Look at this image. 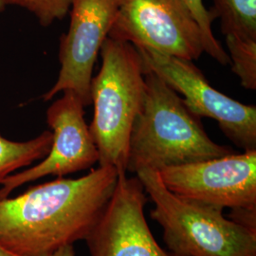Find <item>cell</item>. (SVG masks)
<instances>
[{"instance_id": "cell-11", "label": "cell", "mask_w": 256, "mask_h": 256, "mask_svg": "<svg viewBox=\"0 0 256 256\" xmlns=\"http://www.w3.org/2000/svg\"><path fill=\"white\" fill-rule=\"evenodd\" d=\"M52 142V131H44L39 136L25 142H14L0 133V184L10 174L43 160Z\"/></svg>"}, {"instance_id": "cell-10", "label": "cell", "mask_w": 256, "mask_h": 256, "mask_svg": "<svg viewBox=\"0 0 256 256\" xmlns=\"http://www.w3.org/2000/svg\"><path fill=\"white\" fill-rule=\"evenodd\" d=\"M147 200L137 176L119 173L110 202L84 239L90 256H172L158 244L147 224Z\"/></svg>"}, {"instance_id": "cell-2", "label": "cell", "mask_w": 256, "mask_h": 256, "mask_svg": "<svg viewBox=\"0 0 256 256\" xmlns=\"http://www.w3.org/2000/svg\"><path fill=\"white\" fill-rule=\"evenodd\" d=\"M144 81V100L129 138L126 172L160 171L236 153L208 136L202 118L158 74L146 68Z\"/></svg>"}, {"instance_id": "cell-6", "label": "cell", "mask_w": 256, "mask_h": 256, "mask_svg": "<svg viewBox=\"0 0 256 256\" xmlns=\"http://www.w3.org/2000/svg\"><path fill=\"white\" fill-rule=\"evenodd\" d=\"M147 70L158 74L200 118L214 120L221 131L244 151L256 150V106L244 104L221 93L192 61L138 48Z\"/></svg>"}, {"instance_id": "cell-1", "label": "cell", "mask_w": 256, "mask_h": 256, "mask_svg": "<svg viewBox=\"0 0 256 256\" xmlns=\"http://www.w3.org/2000/svg\"><path fill=\"white\" fill-rule=\"evenodd\" d=\"M112 166L78 178H57L14 198H0V246L14 256H52L84 240L118 180Z\"/></svg>"}, {"instance_id": "cell-8", "label": "cell", "mask_w": 256, "mask_h": 256, "mask_svg": "<svg viewBox=\"0 0 256 256\" xmlns=\"http://www.w3.org/2000/svg\"><path fill=\"white\" fill-rule=\"evenodd\" d=\"M122 0H72L70 23L60 37V70L54 84L43 95L50 101L60 92H72L84 106L92 104L93 68L104 41L117 18Z\"/></svg>"}, {"instance_id": "cell-7", "label": "cell", "mask_w": 256, "mask_h": 256, "mask_svg": "<svg viewBox=\"0 0 256 256\" xmlns=\"http://www.w3.org/2000/svg\"><path fill=\"white\" fill-rule=\"evenodd\" d=\"M158 172L165 187L186 202L220 210L256 209V150Z\"/></svg>"}, {"instance_id": "cell-5", "label": "cell", "mask_w": 256, "mask_h": 256, "mask_svg": "<svg viewBox=\"0 0 256 256\" xmlns=\"http://www.w3.org/2000/svg\"><path fill=\"white\" fill-rule=\"evenodd\" d=\"M108 37L188 61L204 52L202 30L184 0H122Z\"/></svg>"}, {"instance_id": "cell-12", "label": "cell", "mask_w": 256, "mask_h": 256, "mask_svg": "<svg viewBox=\"0 0 256 256\" xmlns=\"http://www.w3.org/2000/svg\"><path fill=\"white\" fill-rule=\"evenodd\" d=\"M209 10L224 36L256 41V0H212Z\"/></svg>"}, {"instance_id": "cell-3", "label": "cell", "mask_w": 256, "mask_h": 256, "mask_svg": "<svg viewBox=\"0 0 256 256\" xmlns=\"http://www.w3.org/2000/svg\"><path fill=\"white\" fill-rule=\"evenodd\" d=\"M100 55L101 68L90 84L94 115L90 132L99 166L126 172L130 133L144 100L146 68L136 46L110 37Z\"/></svg>"}, {"instance_id": "cell-15", "label": "cell", "mask_w": 256, "mask_h": 256, "mask_svg": "<svg viewBox=\"0 0 256 256\" xmlns=\"http://www.w3.org/2000/svg\"><path fill=\"white\" fill-rule=\"evenodd\" d=\"M192 16L196 20L202 30L204 38V52L210 55L212 59L222 66L230 64L228 52L221 46L220 41L214 37L212 30V23L214 18L210 12L205 8L203 0H184Z\"/></svg>"}, {"instance_id": "cell-17", "label": "cell", "mask_w": 256, "mask_h": 256, "mask_svg": "<svg viewBox=\"0 0 256 256\" xmlns=\"http://www.w3.org/2000/svg\"><path fill=\"white\" fill-rule=\"evenodd\" d=\"M52 256H75L74 245H68L61 248Z\"/></svg>"}, {"instance_id": "cell-9", "label": "cell", "mask_w": 256, "mask_h": 256, "mask_svg": "<svg viewBox=\"0 0 256 256\" xmlns=\"http://www.w3.org/2000/svg\"><path fill=\"white\" fill-rule=\"evenodd\" d=\"M46 118L52 133L50 152L36 165L8 176L0 184V198L26 183L48 176L64 178L98 162V151L84 120V104L74 92H63L46 110Z\"/></svg>"}, {"instance_id": "cell-18", "label": "cell", "mask_w": 256, "mask_h": 256, "mask_svg": "<svg viewBox=\"0 0 256 256\" xmlns=\"http://www.w3.org/2000/svg\"><path fill=\"white\" fill-rule=\"evenodd\" d=\"M0 256H14L12 254H10L8 250H6L5 248H3L0 246Z\"/></svg>"}, {"instance_id": "cell-4", "label": "cell", "mask_w": 256, "mask_h": 256, "mask_svg": "<svg viewBox=\"0 0 256 256\" xmlns=\"http://www.w3.org/2000/svg\"><path fill=\"white\" fill-rule=\"evenodd\" d=\"M150 216L162 227L172 256H256V232L226 218L222 212L186 202L170 192L158 172L138 170Z\"/></svg>"}, {"instance_id": "cell-13", "label": "cell", "mask_w": 256, "mask_h": 256, "mask_svg": "<svg viewBox=\"0 0 256 256\" xmlns=\"http://www.w3.org/2000/svg\"><path fill=\"white\" fill-rule=\"evenodd\" d=\"M232 70L239 78L241 86L250 90H256V41L227 36Z\"/></svg>"}, {"instance_id": "cell-14", "label": "cell", "mask_w": 256, "mask_h": 256, "mask_svg": "<svg viewBox=\"0 0 256 256\" xmlns=\"http://www.w3.org/2000/svg\"><path fill=\"white\" fill-rule=\"evenodd\" d=\"M72 0H0V12L16 6L32 14L42 27L63 20L70 9Z\"/></svg>"}, {"instance_id": "cell-16", "label": "cell", "mask_w": 256, "mask_h": 256, "mask_svg": "<svg viewBox=\"0 0 256 256\" xmlns=\"http://www.w3.org/2000/svg\"><path fill=\"white\" fill-rule=\"evenodd\" d=\"M229 218L239 225L256 232V209H234L230 212Z\"/></svg>"}]
</instances>
